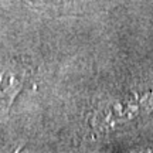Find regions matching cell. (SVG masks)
<instances>
[{
    "instance_id": "6da1fadb",
    "label": "cell",
    "mask_w": 153,
    "mask_h": 153,
    "mask_svg": "<svg viewBox=\"0 0 153 153\" xmlns=\"http://www.w3.org/2000/svg\"><path fill=\"white\" fill-rule=\"evenodd\" d=\"M27 71L17 64L9 62L0 65V122H6L9 111L20 92Z\"/></svg>"
},
{
    "instance_id": "7a4b0ae2",
    "label": "cell",
    "mask_w": 153,
    "mask_h": 153,
    "mask_svg": "<svg viewBox=\"0 0 153 153\" xmlns=\"http://www.w3.org/2000/svg\"><path fill=\"white\" fill-rule=\"evenodd\" d=\"M26 1H28L31 6H36L37 9L64 13L67 9H72L76 3L84 0H26Z\"/></svg>"
}]
</instances>
